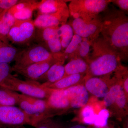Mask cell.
<instances>
[{
    "label": "cell",
    "instance_id": "36",
    "mask_svg": "<svg viewBox=\"0 0 128 128\" xmlns=\"http://www.w3.org/2000/svg\"><path fill=\"white\" fill-rule=\"evenodd\" d=\"M92 128H121L115 124L114 123H111L108 122L107 124L105 126H102V127H98L93 126Z\"/></svg>",
    "mask_w": 128,
    "mask_h": 128
},
{
    "label": "cell",
    "instance_id": "40",
    "mask_svg": "<svg viewBox=\"0 0 128 128\" xmlns=\"http://www.w3.org/2000/svg\"><path fill=\"white\" fill-rule=\"evenodd\" d=\"M1 126V124H0V126Z\"/></svg>",
    "mask_w": 128,
    "mask_h": 128
},
{
    "label": "cell",
    "instance_id": "15",
    "mask_svg": "<svg viewBox=\"0 0 128 128\" xmlns=\"http://www.w3.org/2000/svg\"><path fill=\"white\" fill-rule=\"evenodd\" d=\"M65 59L60 60L53 64L42 78L39 80L43 81L41 84L44 87L49 86L58 81L64 77L65 74L64 63Z\"/></svg>",
    "mask_w": 128,
    "mask_h": 128
},
{
    "label": "cell",
    "instance_id": "7",
    "mask_svg": "<svg viewBox=\"0 0 128 128\" xmlns=\"http://www.w3.org/2000/svg\"><path fill=\"white\" fill-rule=\"evenodd\" d=\"M73 28L74 34L83 38L94 41L101 33L102 21L101 17L90 21L86 22L80 18H71L68 23Z\"/></svg>",
    "mask_w": 128,
    "mask_h": 128
},
{
    "label": "cell",
    "instance_id": "4",
    "mask_svg": "<svg viewBox=\"0 0 128 128\" xmlns=\"http://www.w3.org/2000/svg\"><path fill=\"white\" fill-rule=\"evenodd\" d=\"M18 92L25 96L46 100L52 90L44 87L38 81L30 80H23L11 74L8 77L2 88Z\"/></svg>",
    "mask_w": 128,
    "mask_h": 128
},
{
    "label": "cell",
    "instance_id": "23",
    "mask_svg": "<svg viewBox=\"0 0 128 128\" xmlns=\"http://www.w3.org/2000/svg\"><path fill=\"white\" fill-rule=\"evenodd\" d=\"M60 32V38L62 45L63 52L67 48L74 35L73 28L70 25L66 24L62 25L59 28Z\"/></svg>",
    "mask_w": 128,
    "mask_h": 128
},
{
    "label": "cell",
    "instance_id": "24",
    "mask_svg": "<svg viewBox=\"0 0 128 128\" xmlns=\"http://www.w3.org/2000/svg\"><path fill=\"white\" fill-rule=\"evenodd\" d=\"M92 42L93 41L91 40L83 38L73 59L76 58H80L88 63Z\"/></svg>",
    "mask_w": 128,
    "mask_h": 128
},
{
    "label": "cell",
    "instance_id": "16",
    "mask_svg": "<svg viewBox=\"0 0 128 128\" xmlns=\"http://www.w3.org/2000/svg\"><path fill=\"white\" fill-rule=\"evenodd\" d=\"M86 75L85 74H76L67 76L47 88L53 90H64L76 85L84 84Z\"/></svg>",
    "mask_w": 128,
    "mask_h": 128
},
{
    "label": "cell",
    "instance_id": "6",
    "mask_svg": "<svg viewBox=\"0 0 128 128\" xmlns=\"http://www.w3.org/2000/svg\"><path fill=\"white\" fill-rule=\"evenodd\" d=\"M36 28L32 19L16 20L11 28L7 38L12 43L24 45L34 40Z\"/></svg>",
    "mask_w": 128,
    "mask_h": 128
},
{
    "label": "cell",
    "instance_id": "2",
    "mask_svg": "<svg viewBox=\"0 0 128 128\" xmlns=\"http://www.w3.org/2000/svg\"><path fill=\"white\" fill-rule=\"evenodd\" d=\"M89 54L88 70L86 77H102L110 76L121 65L118 53L102 37L94 40Z\"/></svg>",
    "mask_w": 128,
    "mask_h": 128
},
{
    "label": "cell",
    "instance_id": "22",
    "mask_svg": "<svg viewBox=\"0 0 128 128\" xmlns=\"http://www.w3.org/2000/svg\"><path fill=\"white\" fill-rule=\"evenodd\" d=\"M19 95L16 92L0 88V106L18 105Z\"/></svg>",
    "mask_w": 128,
    "mask_h": 128
},
{
    "label": "cell",
    "instance_id": "17",
    "mask_svg": "<svg viewBox=\"0 0 128 128\" xmlns=\"http://www.w3.org/2000/svg\"><path fill=\"white\" fill-rule=\"evenodd\" d=\"M9 40L0 42V62L9 64L15 61L21 50L9 43Z\"/></svg>",
    "mask_w": 128,
    "mask_h": 128
},
{
    "label": "cell",
    "instance_id": "38",
    "mask_svg": "<svg viewBox=\"0 0 128 128\" xmlns=\"http://www.w3.org/2000/svg\"><path fill=\"white\" fill-rule=\"evenodd\" d=\"M24 128V127H22V126H17V127H15V128Z\"/></svg>",
    "mask_w": 128,
    "mask_h": 128
},
{
    "label": "cell",
    "instance_id": "3",
    "mask_svg": "<svg viewBox=\"0 0 128 128\" xmlns=\"http://www.w3.org/2000/svg\"><path fill=\"white\" fill-rule=\"evenodd\" d=\"M68 6L70 16L90 22L98 18L99 14L107 9L112 0H73Z\"/></svg>",
    "mask_w": 128,
    "mask_h": 128
},
{
    "label": "cell",
    "instance_id": "21",
    "mask_svg": "<svg viewBox=\"0 0 128 128\" xmlns=\"http://www.w3.org/2000/svg\"><path fill=\"white\" fill-rule=\"evenodd\" d=\"M59 28H36L34 40L38 44H43L54 38H60Z\"/></svg>",
    "mask_w": 128,
    "mask_h": 128
},
{
    "label": "cell",
    "instance_id": "14",
    "mask_svg": "<svg viewBox=\"0 0 128 128\" xmlns=\"http://www.w3.org/2000/svg\"><path fill=\"white\" fill-rule=\"evenodd\" d=\"M40 2L34 0H23L8 10L16 20H26L32 19L34 12L37 10Z\"/></svg>",
    "mask_w": 128,
    "mask_h": 128
},
{
    "label": "cell",
    "instance_id": "5",
    "mask_svg": "<svg viewBox=\"0 0 128 128\" xmlns=\"http://www.w3.org/2000/svg\"><path fill=\"white\" fill-rule=\"evenodd\" d=\"M54 55L42 44H37L31 45L20 50L15 60V64L12 66V72L34 63L48 60Z\"/></svg>",
    "mask_w": 128,
    "mask_h": 128
},
{
    "label": "cell",
    "instance_id": "8",
    "mask_svg": "<svg viewBox=\"0 0 128 128\" xmlns=\"http://www.w3.org/2000/svg\"><path fill=\"white\" fill-rule=\"evenodd\" d=\"M63 58L66 60L63 52L54 54V56L50 59L34 63L22 68L14 70L13 71L28 78V80L38 82L50 66L60 60Z\"/></svg>",
    "mask_w": 128,
    "mask_h": 128
},
{
    "label": "cell",
    "instance_id": "34",
    "mask_svg": "<svg viewBox=\"0 0 128 128\" xmlns=\"http://www.w3.org/2000/svg\"><path fill=\"white\" fill-rule=\"evenodd\" d=\"M112 2L116 5L119 8L120 10L124 12L125 14L128 13V0H112Z\"/></svg>",
    "mask_w": 128,
    "mask_h": 128
},
{
    "label": "cell",
    "instance_id": "33",
    "mask_svg": "<svg viewBox=\"0 0 128 128\" xmlns=\"http://www.w3.org/2000/svg\"><path fill=\"white\" fill-rule=\"evenodd\" d=\"M23 0H0V10H8Z\"/></svg>",
    "mask_w": 128,
    "mask_h": 128
},
{
    "label": "cell",
    "instance_id": "28",
    "mask_svg": "<svg viewBox=\"0 0 128 128\" xmlns=\"http://www.w3.org/2000/svg\"><path fill=\"white\" fill-rule=\"evenodd\" d=\"M52 54L63 52L60 38H55L47 41L43 44Z\"/></svg>",
    "mask_w": 128,
    "mask_h": 128
},
{
    "label": "cell",
    "instance_id": "18",
    "mask_svg": "<svg viewBox=\"0 0 128 128\" xmlns=\"http://www.w3.org/2000/svg\"><path fill=\"white\" fill-rule=\"evenodd\" d=\"M64 75L63 78L67 76L76 74H86L88 70V64L82 59L75 58L70 60L64 66Z\"/></svg>",
    "mask_w": 128,
    "mask_h": 128
},
{
    "label": "cell",
    "instance_id": "10",
    "mask_svg": "<svg viewBox=\"0 0 128 128\" xmlns=\"http://www.w3.org/2000/svg\"><path fill=\"white\" fill-rule=\"evenodd\" d=\"M69 17L68 6L55 13L38 14L34 22L36 28H59L66 23Z\"/></svg>",
    "mask_w": 128,
    "mask_h": 128
},
{
    "label": "cell",
    "instance_id": "13",
    "mask_svg": "<svg viewBox=\"0 0 128 128\" xmlns=\"http://www.w3.org/2000/svg\"><path fill=\"white\" fill-rule=\"evenodd\" d=\"M64 92L69 98L70 108H82L87 105L89 100V93L84 84L64 89Z\"/></svg>",
    "mask_w": 128,
    "mask_h": 128
},
{
    "label": "cell",
    "instance_id": "11",
    "mask_svg": "<svg viewBox=\"0 0 128 128\" xmlns=\"http://www.w3.org/2000/svg\"><path fill=\"white\" fill-rule=\"evenodd\" d=\"M46 99L49 118L60 114L70 108V101L64 90H53Z\"/></svg>",
    "mask_w": 128,
    "mask_h": 128
},
{
    "label": "cell",
    "instance_id": "39",
    "mask_svg": "<svg viewBox=\"0 0 128 128\" xmlns=\"http://www.w3.org/2000/svg\"><path fill=\"white\" fill-rule=\"evenodd\" d=\"M0 128H3V127H1V126H0Z\"/></svg>",
    "mask_w": 128,
    "mask_h": 128
},
{
    "label": "cell",
    "instance_id": "9",
    "mask_svg": "<svg viewBox=\"0 0 128 128\" xmlns=\"http://www.w3.org/2000/svg\"><path fill=\"white\" fill-rule=\"evenodd\" d=\"M0 124L15 127L30 125V120L20 108L15 106H0Z\"/></svg>",
    "mask_w": 128,
    "mask_h": 128
},
{
    "label": "cell",
    "instance_id": "1",
    "mask_svg": "<svg viewBox=\"0 0 128 128\" xmlns=\"http://www.w3.org/2000/svg\"><path fill=\"white\" fill-rule=\"evenodd\" d=\"M108 7L101 17V34L118 53L121 60L128 57V18L124 12L114 7Z\"/></svg>",
    "mask_w": 128,
    "mask_h": 128
},
{
    "label": "cell",
    "instance_id": "12",
    "mask_svg": "<svg viewBox=\"0 0 128 128\" xmlns=\"http://www.w3.org/2000/svg\"><path fill=\"white\" fill-rule=\"evenodd\" d=\"M110 76L102 77H86L84 85L89 93L100 98H104L109 90Z\"/></svg>",
    "mask_w": 128,
    "mask_h": 128
},
{
    "label": "cell",
    "instance_id": "35",
    "mask_svg": "<svg viewBox=\"0 0 128 128\" xmlns=\"http://www.w3.org/2000/svg\"><path fill=\"white\" fill-rule=\"evenodd\" d=\"M128 72L124 76L122 80V87L126 96L128 97Z\"/></svg>",
    "mask_w": 128,
    "mask_h": 128
},
{
    "label": "cell",
    "instance_id": "31",
    "mask_svg": "<svg viewBox=\"0 0 128 128\" xmlns=\"http://www.w3.org/2000/svg\"><path fill=\"white\" fill-rule=\"evenodd\" d=\"M128 98L126 96L122 88L117 96L113 105H114L115 107H117L119 110H124H124H126V111L127 108H128Z\"/></svg>",
    "mask_w": 128,
    "mask_h": 128
},
{
    "label": "cell",
    "instance_id": "32",
    "mask_svg": "<svg viewBox=\"0 0 128 128\" xmlns=\"http://www.w3.org/2000/svg\"><path fill=\"white\" fill-rule=\"evenodd\" d=\"M35 128H64L62 124L51 119V118H45L37 124Z\"/></svg>",
    "mask_w": 128,
    "mask_h": 128
},
{
    "label": "cell",
    "instance_id": "20",
    "mask_svg": "<svg viewBox=\"0 0 128 128\" xmlns=\"http://www.w3.org/2000/svg\"><path fill=\"white\" fill-rule=\"evenodd\" d=\"M18 105L29 117L30 120V125L35 128L39 122L36 111L34 105L28 100L26 96L22 94L19 95Z\"/></svg>",
    "mask_w": 128,
    "mask_h": 128
},
{
    "label": "cell",
    "instance_id": "27",
    "mask_svg": "<svg viewBox=\"0 0 128 128\" xmlns=\"http://www.w3.org/2000/svg\"><path fill=\"white\" fill-rule=\"evenodd\" d=\"M93 107L86 105L82 108L81 116L84 123L89 125H94L96 116Z\"/></svg>",
    "mask_w": 128,
    "mask_h": 128
},
{
    "label": "cell",
    "instance_id": "26",
    "mask_svg": "<svg viewBox=\"0 0 128 128\" xmlns=\"http://www.w3.org/2000/svg\"><path fill=\"white\" fill-rule=\"evenodd\" d=\"M8 10H0V41L8 39L7 35L11 28L6 17Z\"/></svg>",
    "mask_w": 128,
    "mask_h": 128
},
{
    "label": "cell",
    "instance_id": "30",
    "mask_svg": "<svg viewBox=\"0 0 128 128\" xmlns=\"http://www.w3.org/2000/svg\"><path fill=\"white\" fill-rule=\"evenodd\" d=\"M12 72V67L9 64L0 62V88H2L6 80Z\"/></svg>",
    "mask_w": 128,
    "mask_h": 128
},
{
    "label": "cell",
    "instance_id": "19",
    "mask_svg": "<svg viewBox=\"0 0 128 128\" xmlns=\"http://www.w3.org/2000/svg\"><path fill=\"white\" fill-rule=\"evenodd\" d=\"M65 1L62 0H42L40 2L37 10L38 14L55 13L67 7Z\"/></svg>",
    "mask_w": 128,
    "mask_h": 128
},
{
    "label": "cell",
    "instance_id": "29",
    "mask_svg": "<svg viewBox=\"0 0 128 128\" xmlns=\"http://www.w3.org/2000/svg\"><path fill=\"white\" fill-rule=\"evenodd\" d=\"M110 116L109 110L106 108H102L97 114L94 126L102 127L106 125Z\"/></svg>",
    "mask_w": 128,
    "mask_h": 128
},
{
    "label": "cell",
    "instance_id": "25",
    "mask_svg": "<svg viewBox=\"0 0 128 128\" xmlns=\"http://www.w3.org/2000/svg\"><path fill=\"white\" fill-rule=\"evenodd\" d=\"M83 38L77 34H74L71 42L63 52V54L66 59H72L78 50Z\"/></svg>",
    "mask_w": 128,
    "mask_h": 128
},
{
    "label": "cell",
    "instance_id": "37",
    "mask_svg": "<svg viewBox=\"0 0 128 128\" xmlns=\"http://www.w3.org/2000/svg\"><path fill=\"white\" fill-rule=\"evenodd\" d=\"M68 128H88L86 126H84L82 124H76V125H73L71 126V127H69Z\"/></svg>",
    "mask_w": 128,
    "mask_h": 128
}]
</instances>
